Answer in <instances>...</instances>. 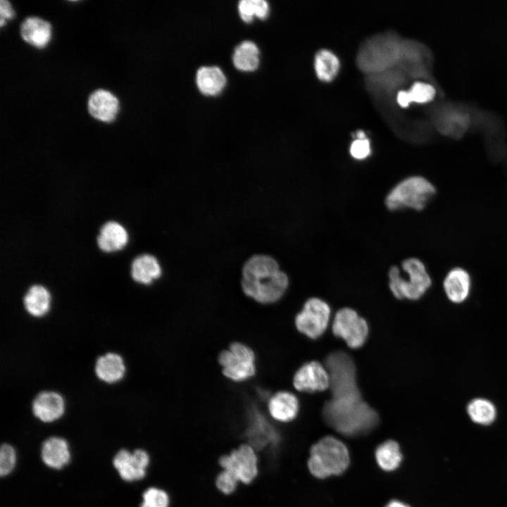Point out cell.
I'll return each instance as SVG.
<instances>
[{
    "label": "cell",
    "instance_id": "6da1fadb",
    "mask_svg": "<svg viewBox=\"0 0 507 507\" xmlns=\"http://www.w3.org/2000/svg\"><path fill=\"white\" fill-rule=\"evenodd\" d=\"M241 283L248 297L261 304H270L284 296L289 286V278L280 269L275 258L266 255H255L244 265Z\"/></svg>",
    "mask_w": 507,
    "mask_h": 507
},
{
    "label": "cell",
    "instance_id": "7a4b0ae2",
    "mask_svg": "<svg viewBox=\"0 0 507 507\" xmlns=\"http://www.w3.org/2000/svg\"><path fill=\"white\" fill-rule=\"evenodd\" d=\"M323 417L331 428L346 437L368 434L379 423L377 413L361 396L331 398L323 408Z\"/></svg>",
    "mask_w": 507,
    "mask_h": 507
},
{
    "label": "cell",
    "instance_id": "3957f363",
    "mask_svg": "<svg viewBox=\"0 0 507 507\" xmlns=\"http://www.w3.org/2000/svg\"><path fill=\"white\" fill-rule=\"evenodd\" d=\"M350 463V454L346 444L333 436H325L310 449L307 466L310 473L318 479H325L344 473Z\"/></svg>",
    "mask_w": 507,
    "mask_h": 507
},
{
    "label": "cell",
    "instance_id": "277c9868",
    "mask_svg": "<svg viewBox=\"0 0 507 507\" xmlns=\"http://www.w3.org/2000/svg\"><path fill=\"white\" fill-rule=\"evenodd\" d=\"M401 268L407 278L402 277L397 265H392L389 269V287L392 294L398 299H420L432 285L425 263L418 258L410 257L402 261Z\"/></svg>",
    "mask_w": 507,
    "mask_h": 507
},
{
    "label": "cell",
    "instance_id": "5b68a950",
    "mask_svg": "<svg viewBox=\"0 0 507 507\" xmlns=\"http://www.w3.org/2000/svg\"><path fill=\"white\" fill-rule=\"evenodd\" d=\"M437 192L434 185L421 175H411L399 181L387 193L384 206L390 211L410 208L423 211Z\"/></svg>",
    "mask_w": 507,
    "mask_h": 507
},
{
    "label": "cell",
    "instance_id": "8992f818",
    "mask_svg": "<svg viewBox=\"0 0 507 507\" xmlns=\"http://www.w3.org/2000/svg\"><path fill=\"white\" fill-rule=\"evenodd\" d=\"M405 44L392 37H377L361 51L358 63L368 73H380L395 65L405 56Z\"/></svg>",
    "mask_w": 507,
    "mask_h": 507
},
{
    "label": "cell",
    "instance_id": "52a82bcc",
    "mask_svg": "<svg viewBox=\"0 0 507 507\" xmlns=\"http://www.w3.org/2000/svg\"><path fill=\"white\" fill-rule=\"evenodd\" d=\"M325 366L330 375L332 397L361 394L356 366L349 354L342 351H334L327 356Z\"/></svg>",
    "mask_w": 507,
    "mask_h": 507
},
{
    "label": "cell",
    "instance_id": "ba28073f",
    "mask_svg": "<svg viewBox=\"0 0 507 507\" xmlns=\"http://www.w3.org/2000/svg\"><path fill=\"white\" fill-rule=\"evenodd\" d=\"M223 375L234 382H245L256 372V356L251 347L235 342L223 350L218 358Z\"/></svg>",
    "mask_w": 507,
    "mask_h": 507
},
{
    "label": "cell",
    "instance_id": "9c48e42d",
    "mask_svg": "<svg viewBox=\"0 0 507 507\" xmlns=\"http://www.w3.org/2000/svg\"><path fill=\"white\" fill-rule=\"evenodd\" d=\"M218 463L222 470L245 485L251 484L260 473L259 456L247 443H242L230 453L221 456Z\"/></svg>",
    "mask_w": 507,
    "mask_h": 507
},
{
    "label": "cell",
    "instance_id": "30bf717a",
    "mask_svg": "<svg viewBox=\"0 0 507 507\" xmlns=\"http://www.w3.org/2000/svg\"><path fill=\"white\" fill-rule=\"evenodd\" d=\"M330 313V307L325 301L319 298H311L296 315V327L308 338L317 339L327 329Z\"/></svg>",
    "mask_w": 507,
    "mask_h": 507
},
{
    "label": "cell",
    "instance_id": "8fae6325",
    "mask_svg": "<svg viewBox=\"0 0 507 507\" xmlns=\"http://www.w3.org/2000/svg\"><path fill=\"white\" fill-rule=\"evenodd\" d=\"M332 332L337 337L344 339L348 346L358 349L366 341L368 325L354 310L343 308L334 315Z\"/></svg>",
    "mask_w": 507,
    "mask_h": 507
},
{
    "label": "cell",
    "instance_id": "7c38bea8",
    "mask_svg": "<svg viewBox=\"0 0 507 507\" xmlns=\"http://www.w3.org/2000/svg\"><path fill=\"white\" fill-rule=\"evenodd\" d=\"M150 461V456L144 449H137L130 452L123 449L115 455L113 465L123 480L134 482L146 477Z\"/></svg>",
    "mask_w": 507,
    "mask_h": 507
},
{
    "label": "cell",
    "instance_id": "4fadbf2b",
    "mask_svg": "<svg viewBox=\"0 0 507 507\" xmlns=\"http://www.w3.org/2000/svg\"><path fill=\"white\" fill-rule=\"evenodd\" d=\"M330 375L326 367L318 361L303 364L293 377L294 387L303 392L324 391L330 387Z\"/></svg>",
    "mask_w": 507,
    "mask_h": 507
},
{
    "label": "cell",
    "instance_id": "5bb4252c",
    "mask_svg": "<svg viewBox=\"0 0 507 507\" xmlns=\"http://www.w3.org/2000/svg\"><path fill=\"white\" fill-rule=\"evenodd\" d=\"M270 418L277 423H287L294 420L299 411L298 398L292 392L280 391L272 394L267 401Z\"/></svg>",
    "mask_w": 507,
    "mask_h": 507
},
{
    "label": "cell",
    "instance_id": "9a60e30c",
    "mask_svg": "<svg viewBox=\"0 0 507 507\" xmlns=\"http://www.w3.org/2000/svg\"><path fill=\"white\" fill-rule=\"evenodd\" d=\"M87 109L95 119L102 122L113 121L118 111V100L110 92L97 89L89 96Z\"/></svg>",
    "mask_w": 507,
    "mask_h": 507
},
{
    "label": "cell",
    "instance_id": "2e32d148",
    "mask_svg": "<svg viewBox=\"0 0 507 507\" xmlns=\"http://www.w3.org/2000/svg\"><path fill=\"white\" fill-rule=\"evenodd\" d=\"M65 403L62 396L54 392H43L33 401L32 412L44 423H51L60 418L64 413Z\"/></svg>",
    "mask_w": 507,
    "mask_h": 507
},
{
    "label": "cell",
    "instance_id": "e0dca14e",
    "mask_svg": "<svg viewBox=\"0 0 507 507\" xmlns=\"http://www.w3.org/2000/svg\"><path fill=\"white\" fill-rule=\"evenodd\" d=\"M470 287V276L468 272L461 267L451 269L443 282L447 298L454 303H461L468 298Z\"/></svg>",
    "mask_w": 507,
    "mask_h": 507
},
{
    "label": "cell",
    "instance_id": "ac0fdd59",
    "mask_svg": "<svg viewBox=\"0 0 507 507\" xmlns=\"http://www.w3.org/2000/svg\"><path fill=\"white\" fill-rule=\"evenodd\" d=\"M127 241L128 234L125 227L113 220L104 223L96 237L98 248L105 253L121 250L127 244Z\"/></svg>",
    "mask_w": 507,
    "mask_h": 507
},
{
    "label": "cell",
    "instance_id": "d6986e66",
    "mask_svg": "<svg viewBox=\"0 0 507 507\" xmlns=\"http://www.w3.org/2000/svg\"><path fill=\"white\" fill-rule=\"evenodd\" d=\"M70 457L68 443L63 438L51 437L46 439L42 445V460L51 468H63L70 462Z\"/></svg>",
    "mask_w": 507,
    "mask_h": 507
},
{
    "label": "cell",
    "instance_id": "ffe728a7",
    "mask_svg": "<svg viewBox=\"0 0 507 507\" xmlns=\"http://www.w3.org/2000/svg\"><path fill=\"white\" fill-rule=\"evenodd\" d=\"M20 34L22 39L29 44L42 49L50 41L51 25L38 17H28L21 23Z\"/></svg>",
    "mask_w": 507,
    "mask_h": 507
},
{
    "label": "cell",
    "instance_id": "44dd1931",
    "mask_svg": "<svg viewBox=\"0 0 507 507\" xmlns=\"http://www.w3.org/2000/svg\"><path fill=\"white\" fill-rule=\"evenodd\" d=\"M161 273V267L157 258L151 254L139 255L131 263V277L139 284H150L159 278Z\"/></svg>",
    "mask_w": 507,
    "mask_h": 507
},
{
    "label": "cell",
    "instance_id": "7402d4cb",
    "mask_svg": "<svg viewBox=\"0 0 507 507\" xmlns=\"http://www.w3.org/2000/svg\"><path fill=\"white\" fill-rule=\"evenodd\" d=\"M95 371L101 380L107 383H114L123 378L125 367L120 355L108 353L97 359Z\"/></svg>",
    "mask_w": 507,
    "mask_h": 507
},
{
    "label": "cell",
    "instance_id": "603a6c76",
    "mask_svg": "<svg viewBox=\"0 0 507 507\" xmlns=\"http://www.w3.org/2000/svg\"><path fill=\"white\" fill-rule=\"evenodd\" d=\"M226 78L217 66H204L196 73V84L199 90L206 95L218 94L224 88Z\"/></svg>",
    "mask_w": 507,
    "mask_h": 507
},
{
    "label": "cell",
    "instance_id": "cb8c5ba5",
    "mask_svg": "<svg viewBox=\"0 0 507 507\" xmlns=\"http://www.w3.org/2000/svg\"><path fill=\"white\" fill-rule=\"evenodd\" d=\"M51 296L49 291L42 285L31 286L23 298L25 308L35 317L44 315L49 310Z\"/></svg>",
    "mask_w": 507,
    "mask_h": 507
},
{
    "label": "cell",
    "instance_id": "d4e9b609",
    "mask_svg": "<svg viewBox=\"0 0 507 507\" xmlns=\"http://www.w3.org/2000/svg\"><path fill=\"white\" fill-rule=\"evenodd\" d=\"M375 458L379 468L386 472H392L400 466L403 455L399 444L389 439L377 446Z\"/></svg>",
    "mask_w": 507,
    "mask_h": 507
},
{
    "label": "cell",
    "instance_id": "484cf974",
    "mask_svg": "<svg viewBox=\"0 0 507 507\" xmlns=\"http://www.w3.org/2000/svg\"><path fill=\"white\" fill-rule=\"evenodd\" d=\"M234 66L244 71H252L259 64V50L251 41H244L238 45L233 54Z\"/></svg>",
    "mask_w": 507,
    "mask_h": 507
},
{
    "label": "cell",
    "instance_id": "4316f807",
    "mask_svg": "<svg viewBox=\"0 0 507 507\" xmlns=\"http://www.w3.org/2000/svg\"><path fill=\"white\" fill-rule=\"evenodd\" d=\"M314 65L318 79L323 82H330L337 75L339 61L332 51L321 49L315 54Z\"/></svg>",
    "mask_w": 507,
    "mask_h": 507
},
{
    "label": "cell",
    "instance_id": "83f0119b",
    "mask_svg": "<svg viewBox=\"0 0 507 507\" xmlns=\"http://www.w3.org/2000/svg\"><path fill=\"white\" fill-rule=\"evenodd\" d=\"M467 412L474 423L482 425H490L496 417V409L494 403L483 398L474 399L470 401Z\"/></svg>",
    "mask_w": 507,
    "mask_h": 507
},
{
    "label": "cell",
    "instance_id": "f1b7e54d",
    "mask_svg": "<svg viewBox=\"0 0 507 507\" xmlns=\"http://www.w3.org/2000/svg\"><path fill=\"white\" fill-rule=\"evenodd\" d=\"M170 506L171 497L166 489L151 486L142 493L139 507H170Z\"/></svg>",
    "mask_w": 507,
    "mask_h": 507
},
{
    "label": "cell",
    "instance_id": "f546056e",
    "mask_svg": "<svg viewBox=\"0 0 507 507\" xmlns=\"http://www.w3.org/2000/svg\"><path fill=\"white\" fill-rule=\"evenodd\" d=\"M238 8L241 18L246 23L251 22L254 15L265 18L269 12L268 4L264 0H242Z\"/></svg>",
    "mask_w": 507,
    "mask_h": 507
},
{
    "label": "cell",
    "instance_id": "4dcf8cb0",
    "mask_svg": "<svg viewBox=\"0 0 507 507\" xmlns=\"http://www.w3.org/2000/svg\"><path fill=\"white\" fill-rule=\"evenodd\" d=\"M410 103L424 104L431 101L435 94L434 87L427 82H415L406 91Z\"/></svg>",
    "mask_w": 507,
    "mask_h": 507
},
{
    "label": "cell",
    "instance_id": "1f68e13d",
    "mask_svg": "<svg viewBox=\"0 0 507 507\" xmlns=\"http://www.w3.org/2000/svg\"><path fill=\"white\" fill-rule=\"evenodd\" d=\"M240 482L230 472L222 470L216 476L215 486L224 495H232L238 489Z\"/></svg>",
    "mask_w": 507,
    "mask_h": 507
},
{
    "label": "cell",
    "instance_id": "d6a6232c",
    "mask_svg": "<svg viewBox=\"0 0 507 507\" xmlns=\"http://www.w3.org/2000/svg\"><path fill=\"white\" fill-rule=\"evenodd\" d=\"M16 452L8 444H3L0 450V475L7 476L14 469L16 464Z\"/></svg>",
    "mask_w": 507,
    "mask_h": 507
},
{
    "label": "cell",
    "instance_id": "836d02e7",
    "mask_svg": "<svg viewBox=\"0 0 507 507\" xmlns=\"http://www.w3.org/2000/svg\"><path fill=\"white\" fill-rule=\"evenodd\" d=\"M349 153L352 158L358 161L367 158L371 154L369 139L368 138L355 139L350 145Z\"/></svg>",
    "mask_w": 507,
    "mask_h": 507
},
{
    "label": "cell",
    "instance_id": "e575fe53",
    "mask_svg": "<svg viewBox=\"0 0 507 507\" xmlns=\"http://www.w3.org/2000/svg\"><path fill=\"white\" fill-rule=\"evenodd\" d=\"M14 15L11 4L8 1H0V25L2 27L6 20L11 19Z\"/></svg>",
    "mask_w": 507,
    "mask_h": 507
},
{
    "label": "cell",
    "instance_id": "d590c367",
    "mask_svg": "<svg viewBox=\"0 0 507 507\" xmlns=\"http://www.w3.org/2000/svg\"><path fill=\"white\" fill-rule=\"evenodd\" d=\"M396 101L398 104L401 107H408L411 104L406 90H401L398 92Z\"/></svg>",
    "mask_w": 507,
    "mask_h": 507
},
{
    "label": "cell",
    "instance_id": "8d00e7d4",
    "mask_svg": "<svg viewBox=\"0 0 507 507\" xmlns=\"http://www.w3.org/2000/svg\"><path fill=\"white\" fill-rule=\"evenodd\" d=\"M384 507H410L406 503L399 501V500H392L389 502L387 503V504Z\"/></svg>",
    "mask_w": 507,
    "mask_h": 507
},
{
    "label": "cell",
    "instance_id": "74e56055",
    "mask_svg": "<svg viewBox=\"0 0 507 507\" xmlns=\"http://www.w3.org/2000/svg\"><path fill=\"white\" fill-rule=\"evenodd\" d=\"M356 139H360L367 138L365 136V133L362 130H358L356 132Z\"/></svg>",
    "mask_w": 507,
    "mask_h": 507
}]
</instances>
